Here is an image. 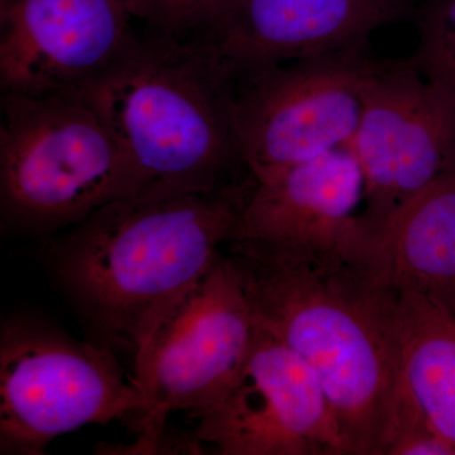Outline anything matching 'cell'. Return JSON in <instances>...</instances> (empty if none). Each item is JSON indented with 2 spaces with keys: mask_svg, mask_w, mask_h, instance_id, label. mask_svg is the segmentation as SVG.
<instances>
[{
  "mask_svg": "<svg viewBox=\"0 0 455 455\" xmlns=\"http://www.w3.org/2000/svg\"><path fill=\"white\" fill-rule=\"evenodd\" d=\"M348 148L363 176L368 228L455 166V103L411 59H376Z\"/></svg>",
  "mask_w": 455,
  "mask_h": 455,
  "instance_id": "obj_8",
  "label": "cell"
},
{
  "mask_svg": "<svg viewBox=\"0 0 455 455\" xmlns=\"http://www.w3.org/2000/svg\"><path fill=\"white\" fill-rule=\"evenodd\" d=\"M363 176L347 147L253 182L235 241L269 250L363 254Z\"/></svg>",
  "mask_w": 455,
  "mask_h": 455,
  "instance_id": "obj_12",
  "label": "cell"
},
{
  "mask_svg": "<svg viewBox=\"0 0 455 455\" xmlns=\"http://www.w3.org/2000/svg\"><path fill=\"white\" fill-rule=\"evenodd\" d=\"M243 200L229 193L116 200L49 239L47 267L92 340L130 355L133 372L164 320L236 238Z\"/></svg>",
  "mask_w": 455,
  "mask_h": 455,
  "instance_id": "obj_2",
  "label": "cell"
},
{
  "mask_svg": "<svg viewBox=\"0 0 455 455\" xmlns=\"http://www.w3.org/2000/svg\"><path fill=\"white\" fill-rule=\"evenodd\" d=\"M196 419L197 442L221 455H349L316 373L260 328L235 381Z\"/></svg>",
  "mask_w": 455,
  "mask_h": 455,
  "instance_id": "obj_9",
  "label": "cell"
},
{
  "mask_svg": "<svg viewBox=\"0 0 455 455\" xmlns=\"http://www.w3.org/2000/svg\"><path fill=\"white\" fill-rule=\"evenodd\" d=\"M382 455H455L397 386L382 443Z\"/></svg>",
  "mask_w": 455,
  "mask_h": 455,
  "instance_id": "obj_17",
  "label": "cell"
},
{
  "mask_svg": "<svg viewBox=\"0 0 455 455\" xmlns=\"http://www.w3.org/2000/svg\"><path fill=\"white\" fill-rule=\"evenodd\" d=\"M73 94L118 140L133 171L134 196H244L252 185L233 130L232 79L196 36L139 37L109 70Z\"/></svg>",
  "mask_w": 455,
  "mask_h": 455,
  "instance_id": "obj_3",
  "label": "cell"
},
{
  "mask_svg": "<svg viewBox=\"0 0 455 455\" xmlns=\"http://www.w3.org/2000/svg\"><path fill=\"white\" fill-rule=\"evenodd\" d=\"M259 328L316 373L349 455H382L398 379V292L363 254L227 245Z\"/></svg>",
  "mask_w": 455,
  "mask_h": 455,
  "instance_id": "obj_1",
  "label": "cell"
},
{
  "mask_svg": "<svg viewBox=\"0 0 455 455\" xmlns=\"http://www.w3.org/2000/svg\"><path fill=\"white\" fill-rule=\"evenodd\" d=\"M228 0H125L132 17L152 32L188 37L202 32Z\"/></svg>",
  "mask_w": 455,
  "mask_h": 455,
  "instance_id": "obj_16",
  "label": "cell"
},
{
  "mask_svg": "<svg viewBox=\"0 0 455 455\" xmlns=\"http://www.w3.org/2000/svg\"><path fill=\"white\" fill-rule=\"evenodd\" d=\"M364 259L392 289L455 316V166L368 228Z\"/></svg>",
  "mask_w": 455,
  "mask_h": 455,
  "instance_id": "obj_13",
  "label": "cell"
},
{
  "mask_svg": "<svg viewBox=\"0 0 455 455\" xmlns=\"http://www.w3.org/2000/svg\"><path fill=\"white\" fill-rule=\"evenodd\" d=\"M142 391L116 353L77 340L41 317L14 314L0 328V453L41 455L88 425L140 418Z\"/></svg>",
  "mask_w": 455,
  "mask_h": 455,
  "instance_id": "obj_5",
  "label": "cell"
},
{
  "mask_svg": "<svg viewBox=\"0 0 455 455\" xmlns=\"http://www.w3.org/2000/svg\"><path fill=\"white\" fill-rule=\"evenodd\" d=\"M418 44L410 57L425 80L455 103V0H427L416 8Z\"/></svg>",
  "mask_w": 455,
  "mask_h": 455,
  "instance_id": "obj_15",
  "label": "cell"
},
{
  "mask_svg": "<svg viewBox=\"0 0 455 455\" xmlns=\"http://www.w3.org/2000/svg\"><path fill=\"white\" fill-rule=\"evenodd\" d=\"M125 0H0L2 95L73 94L136 44Z\"/></svg>",
  "mask_w": 455,
  "mask_h": 455,
  "instance_id": "obj_10",
  "label": "cell"
},
{
  "mask_svg": "<svg viewBox=\"0 0 455 455\" xmlns=\"http://www.w3.org/2000/svg\"><path fill=\"white\" fill-rule=\"evenodd\" d=\"M134 196L127 156L83 98L2 95L3 232L47 242L108 204Z\"/></svg>",
  "mask_w": 455,
  "mask_h": 455,
  "instance_id": "obj_4",
  "label": "cell"
},
{
  "mask_svg": "<svg viewBox=\"0 0 455 455\" xmlns=\"http://www.w3.org/2000/svg\"><path fill=\"white\" fill-rule=\"evenodd\" d=\"M374 61L370 46L358 47L233 79V130L252 181L349 146Z\"/></svg>",
  "mask_w": 455,
  "mask_h": 455,
  "instance_id": "obj_7",
  "label": "cell"
},
{
  "mask_svg": "<svg viewBox=\"0 0 455 455\" xmlns=\"http://www.w3.org/2000/svg\"><path fill=\"white\" fill-rule=\"evenodd\" d=\"M414 0H228L196 37L230 79L269 66L370 46L383 28L414 20Z\"/></svg>",
  "mask_w": 455,
  "mask_h": 455,
  "instance_id": "obj_11",
  "label": "cell"
},
{
  "mask_svg": "<svg viewBox=\"0 0 455 455\" xmlns=\"http://www.w3.org/2000/svg\"><path fill=\"white\" fill-rule=\"evenodd\" d=\"M397 324L398 386L455 454V316L424 296L398 292Z\"/></svg>",
  "mask_w": 455,
  "mask_h": 455,
  "instance_id": "obj_14",
  "label": "cell"
},
{
  "mask_svg": "<svg viewBox=\"0 0 455 455\" xmlns=\"http://www.w3.org/2000/svg\"><path fill=\"white\" fill-rule=\"evenodd\" d=\"M259 333L241 278L226 251L156 333L132 379L146 406L134 421L139 439L124 454L173 451L167 419L197 418L214 405L243 368Z\"/></svg>",
  "mask_w": 455,
  "mask_h": 455,
  "instance_id": "obj_6",
  "label": "cell"
}]
</instances>
